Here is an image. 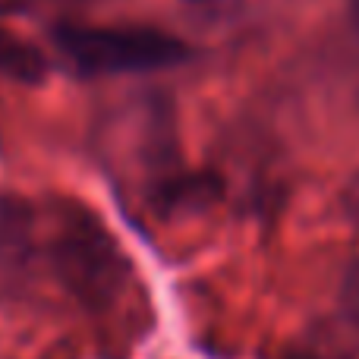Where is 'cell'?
<instances>
[{"label":"cell","instance_id":"1","mask_svg":"<svg viewBox=\"0 0 359 359\" xmlns=\"http://www.w3.org/2000/svg\"><path fill=\"white\" fill-rule=\"evenodd\" d=\"M60 54L86 76L145 73L189 57L180 38L139 25H63L54 32Z\"/></svg>","mask_w":359,"mask_h":359},{"label":"cell","instance_id":"2","mask_svg":"<svg viewBox=\"0 0 359 359\" xmlns=\"http://www.w3.org/2000/svg\"><path fill=\"white\" fill-rule=\"evenodd\" d=\"M0 73L19 82H41L44 57L38 54V48H32L19 35L0 29Z\"/></svg>","mask_w":359,"mask_h":359},{"label":"cell","instance_id":"3","mask_svg":"<svg viewBox=\"0 0 359 359\" xmlns=\"http://www.w3.org/2000/svg\"><path fill=\"white\" fill-rule=\"evenodd\" d=\"M344 208H347V215L353 217V221H359V177L350 183L347 196H344Z\"/></svg>","mask_w":359,"mask_h":359}]
</instances>
